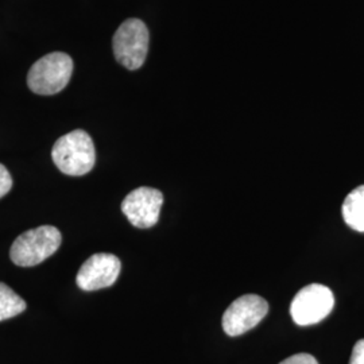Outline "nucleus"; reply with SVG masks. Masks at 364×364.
I'll list each match as a JSON object with an SVG mask.
<instances>
[{
    "label": "nucleus",
    "instance_id": "obj_1",
    "mask_svg": "<svg viewBox=\"0 0 364 364\" xmlns=\"http://www.w3.org/2000/svg\"><path fill=\"white\" fill-rule=\"evenodd\" d=\"M53 162L68 176L88 174L96 162V150L88 132L75 130L61 136L52 150Z\"/></svg>",
    "mask_w": 364,
    "mask_h": 364
},
{
    "label": "nucleus",
    "instance_id": "obj_2",
    "mask_svg": "<svg viewBox=\"0 0 364 364\" xmlns=\"http://www.w3.org/2000/svg\"><path fill=\"white\" fill-rule=\"evenodd\" d=\"M63 242L61 232L53 225H42L18 236L10 250L16 266L31 267L52 257Z\"/></svg>",
    "mask_w": 364,
    "mask_h": 364
},
{
    "label": "nucleus",
    "instance_id": "obj_3",
    "mask_svg": "<svg viewBox=\"0 0 364 364\" xmlns=\"http://www.w3.org/2000/svg\"><path fill=\"white\" fill-rule=\"evenodd\" d=\"M72 73L73 61L68 54L50 53L30 68L27 85L37 95H55L69 84Z\"/></svg>",
    "mask_w": 364,
    "mask_h": 364
},
{
    "label": "nucleus",
    "instance_id": "obj_4",
    "mask_svg": "<svg viewBox=\"0 0 364 364\" xmlns=\"http://www.w3.org/2000/svg\"><path fill=\"white\" fill-rule=\"evenodd\" d=\"M150 34L141 19H127L117 28L112 48L117 63L129 70H136L144 65L149 52Z\"/></svg>",
    "mask_w": 364,
    "mask_h": 364
},
{
    "label": "nucleus",
    "instance_id": "obj_5",
    "mask_svg": "<svg viewBox=\"0 0 364 364\" xmlns=\"http://www.w3.org/2000/svg\"><path fill=\"white\" fill-rule=\"evenodd\" d=\"M335 306L329 287L312 284L301 289L290 305L291 318L297 326H306L323 321Z\"/></svg>",
    "mask_w": 364,
    "mask_h": 364
},
{
    "label": "nucleus",
    "instance_id": "obj_6",
    "mask_svg": "<svg viewBox=\"0 0 364 364\" xmlns=\"http://www.w3.org/2000/svg\"><path fill=\"white\" fill-rule=\"evenodd\" d=\"M269 312V304L257 294L242 296L228 306L223 316V329L228 336H240L255 328Z\"/></svg>",
    "mask_w": 364,
    "mask_h": 364
},
{
    "label": "nucleus",
    "instance_id": "obj_7",
    "mask_svg": "<svg viewBox=\"0 0 364 364\" xmlns=\"http://www.w3.org/2000/svg\"><path fill=\"white\" fill-rule=\"evenodd\" d=\"M164 195L154 188L141 186L126 196L122 212L136 228H151L159 219Z\"/></svg>",
    "mask_w": 364,
    "mask_h": 364
},
{
    "label": "nucleus",
    "instance_id": "obj_8",
    "mask_svg": "<svg viewBox=\"0 0 364 364\" xmlns=\"http://www.w3.org/2000/svg\"><path fill=\"white\" fill-rule=\"evenodd\" d=\"M120 260L112 254H95L78 270L76 282L84 291H95L112 287L120 274Z\"/></svg>",
    "mask_w": 364,
    "mask_h": 364
},
{
    "label": "nucleus",
    "instance_id": "obj_9",
    "mask_svg": "<svg viewBox=\"0 0 364 364\" xmlns=\"http://www.w3.org/2000/svg\"><path fill=\"white\" fill-rule=\"evenodd\" d=\"M343 218L352 230L364 232V185L353 189L343 204Z\"/></svg>",
    "mask_w": 364,
    "mask_h": 364
},
{
    "label": "nucleus",
    "instance_id": "obj_10",
    "mask_svg": "<svg viewBox=\"0 0 364 364\" xmlns=\"http://www.w3.org/2000/svg\"><path fill=\"white\" fill-rule=\"evenodd\" d=\"M26 301L19 297L11 287L0 282V321L13 318L26 311Z\"/></svg>",
    "mask_w": 364,
    "mask_h": 364
},
{
    "label": "nucleus",
    "instance_id": "obj_11",
    "mask_svg": "<svg viewBox=\"0 0 364 364\" xmlns=\"http://www.w3.org/2000/svg\"><path fill=\"white\" fill-rule=\"evenodd\" d=\"M13 188V178L10 171L6 169L4 165L0 164V198L7 195Z\"/></svg>",
    "mask_w": 364,
    "mask_h": 364
},
{
    "label": "nucleus",
    "instance_id": "obj_12",
    "mask_svg": "<svg viewBox=\"0 0 364 364\" xmlns=\"http://www.w3.org/2000/svg\"><path fill=\"white\" fill-rule=\"evenodd\" d=\"M279 364H318L317 360L313 358L312 355L309 353H297V355H293L290 358L285 359L284 362H281Z\"/></svg>",
    "mask_w": 364,
    "mask_h": 364
},
{
    "label": "nucleus",
    "instance_id": "obj_13",
    "mask_svg": "<svg viewBox=\"0 0 364 364\" xmlns=\"http://www.w3.org/2000/svg\"><path fill=\"white\" fill-rule=\"evenodd\" d=\"M350 364H364V338L355 344Z\"/></svg>",
    "mask_w": 364,
    "mask_h": 364
}]
</instances>
